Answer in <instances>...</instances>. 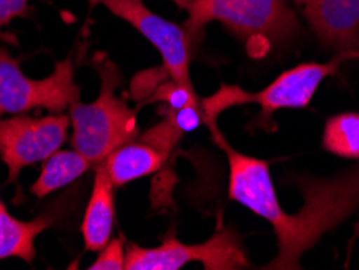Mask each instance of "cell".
Instances as JSON below:
<instances>
[{
  "label": "cell",
  "instance_id": "obj_1",
  "mask_svg": "<svg viewBox=\"0 0 359 270\" xmlns=\"http://www.w3.org/2000/svg\"><path fill=\"white\" fill-rule=\"evenodd\" d=\"M304 204L297 214L283 210L273 222L278 252L264 269H301L303 254L359 208V166L330 178H298Z\"/></svg>",
  "mask_w": 359,
  "mask_h": 270
},
{
  "label": "cell",
  "instance_id": "obj_2",
  "mask_svg": "<svg viewBox=\"0 0 359 270\" xmlns=\"http://www.w3.org/2000/svg\"><path fill=\"white\" fill-rule=\"evenodd\" d=\"M187 12L183 28L193 44L201 39L205 26L219 21L255 49L252 55L287 44L301 31L288 0H194Z\"/></svg>",
  "mask_w": 359,
  "mask_h": 270
},
{
  "label": "cell",
  "instance_id": "obj_3",
  "mask_svg": "<svg viewBox=\"0 0 359 270\" xmlns=\"http://www.w3.org/2000/svg\"><path fill=\"white\" fill-rule=\"evenodd\" d=\"M94 67L100 78L97 99L89 104L78 100L68 112L73 126V149L97 166L110 152L135 141L140 128L136 112L117 94L121 81L118 67L100 55L94 60Z\"/></svg>",
  "mask_w": 359,
  "mask_h": 270
},
{
  "label": "cell",
  "instance_id": "obj_4",
  "mask_svg": "<svg viewBox=\"0 0 359 270\" xmlns=\"http://www.w3.org/2000/svg\"><path fill=\"white\" fill-rule=\"evenodd\" d=\"M351 58H359V52H339L325 63H299L257 93H246L238 86H222L212 96L201 100L203 121L214 123L224 110L243 104L261 105L262 116L267 121L280 109H303L313 100L322 81L335 75L341 63Z\"/></svg>",
  "mask_w": 359,
  "mask_h": 270
},
{
  "label": "cell",
  "instance_id": "obj_5",
  "mask_svg": "<svg viewBox=\"0 0 359 270\" xmlns=\"http://www.w3.org/2000/svg\"><path fill=\"white\" fill-rule=\"evenodd\" d=\"M80 100L70 58L55 63L44 79H31L7 49H0V115H20L34 109L62 114Z\"/></svg>",
  "mask_w": 359,
  "mask_h": 270
},
{
  "label": "cell",
  "instance_id": "obj_6",
  "mask_svg": "<svg viewBox=\"0 0 359 270\" xmlns=\"http://www.w3.org/2000/svg\"><path fill=\"white\" fill-rule=\"evenodd\" d=\"M189 262H201L205 270H240L251 267L238 233L225 227L199 245L168 236L156 248L126 245L125 270H178Z\"/></svg>",
  "mask_w": 359,
  "mask_h": 270
},
{
  "label": "cell",
  "instance_id": "obj_7",
  "mask_svg": "<svg viewBox=\"0 0 359 270\" xmlns=\"http://www.w3.org/2000/svg\"><path fill=\"white\" fill-rule=\"evenodd\" d=\"M70 115H15L0 120V158L8 168V182H17L20 172L44 162L63 146L70 130Z\"/></svg>",
  "mask_w": 359,
  "mask_h": 270
},
{
  "label": "cell",
  "instance_id": "obj_8",
  "mask_svg": "<svg viewBox=\"0 0 359 270\" xmlns=\"http://www.w3.org/2000/svg\"><path fill=\"white\" fill-rule=\"evenodd\" d=\"M96 2L102 4L110 13L125 20L136 31H140L159 50L163 67L170 73L173 81L194 91L193 81L189 78L193 41L183 25H177L151 12L142 0H96Z\"/></svg>",
  "mask_w": 359,
  "mask_h": 270
},
{
  "label": "cell",
  "instance_id": "obj_9",
  "mask_svg": "<svg viewBox=\"0 0 359 270\" xmlns=\"http://www.w3.org/2000/svg\"><path fill=\"white\" fill-rule=\"evenodd\" d=\"M222 149L229 158V196L256 215L273 224L283 212L273 188L271 168L262 158L241 154L224 140L215 123H209Z\"/></svg>",
  "mask_w": 359,
  "mask_h": 270
},
{
  "label": "cell",
  "instance_id": "obj_10",
  "mask_svg": "<svg viewBox=\"0 0 359 270\" xmlns=\"http://www.w3.org/2000/svg\"><path fill=\"white\" fill-rule=\"evenodd\" d=\"M316 38L337 52H359V0H294Z\"/></svg>",
  "mask_w": 359,
  "mask_h": 270
},
{
  "label": "cell",
  "instance_id": "obj_11",
  "mask_svg": "<svg viewBox=\"0 0 359 270\" xmlns=\"http://www.w3.org/2000/svg\"><path fill=\"white\" fill-rule=\"evenodd\" d=\"M115 184L110 180L104 162L96 166L93 193L84 212L81 231L84 248L100 251L110 241L115 220Z\"/></svg>",
  "mask_w": 359,
  "mask_h": 270
},
{
  "label": "cell",
  "instance_id": "obj_12",
  "mask_svg": "<svg viewBox=\"0 0 359 270\" xmlns=\"http://www.w3.org/2000/svg\"><path fill=\"white\" fill-rule=\"evenodd\" d=\"M167 158L168 157L165 154H162L149 144H144L141 141H131L110 152L105 157L104 167L115 188H117L159 172L163 163L167 162Z\"/></svg>",
  "mask_w": 359,
  "mask_h": 270
},
{
  "label": "cell",
  "instance_id": "obj_13",
  "mask_svg": "<svg viewBox=\"0 0 359 270\" xmlns=\"http://www.w3.org/2000/svg\"><path fill=\"white\" fill-rule=\"evenodd\" d=\"M52 219L41 215L34 220H18L10 215L5 205H0V261L18 257L31 262L36 256L34 241L42 231L49 229Z\"/></svg>",
  "mask_w": 359,
  "mask_h": 270
},
{
  "label": "cell",
  "instance_id": "obj_14",
  "mask_svg": "<svg viewBox=\"0 0 359 270\" xmlns=\"http://www.w3.org/2000/svg\"><path fill=\"white\" fill-rule=\"evenodd\" d=\"M93 166L94 163L78 151L59 149L44 161L39 178L31 187V193L36 198H44V196L75 182Z\"/></svg>",
  "mask_w": 359,
  "mask_h": 270
},
{
  "label": "cell",
  "instance_id": "obj_15",
  "mask_svg": "<svg viewBox=\"0 0 359 270\" xmlns=\"http://www.w3.org/2000/svg\"><path fill=\"white\" fill-rule=\"evenodd\" d=\"M322 146L330 154L359 158V114L343 112L327 120Z\"/></svg>",
  "mask_w": 359,
  "mask_h": 270
},
{
  "label": "cell",
  "instance_id": "obj_16",
  "mask_svg": "<svg viewBox=\"0 0 359 270\" xmlns=\"http://www.w3.org/2000/svg\"><path fill=\"white\" fill-rule=\"evenodd\" d=\"M183 135L187 133L177 125L173 116L170 114H167L165 120H162L161 123H157L152 126V128L144 131L138 140L141 142H144V144L152 146L154 149L168 157L170 152L175 149V146L178 144L180 140H182Z\"/></svg>",
  "mask_w": 359,
  "mask_h": 270
},
{
  "label": "cell",
  "instance_id": "obj_17",
  "mask_svg": "<svg viewBox=\"0 0 359 270\" xmlns=\"http://www.w3.org/2000/svg\"><path fill=\"white\" fill-rule=\"evenodd\" d=\"M149 100H162V102L168 104V109L178 110L184 107H199L201 109V99L198 97L196 91L188 89L184 86H180L172 78H168L159 84L154 94L149 97Z\"/></svg>",
  "mask_w": 359,
  "mask_h": 270
},
{
  "label": "cell",
  "instance_id": "obj_18",
  "mask_svg": "<svg viewBox=\"0 0 359 270\" xmlns=\"http://www.w3.org/2000/svg\"><path fill=\"white\" fill-rule=\"evenodd\" d=\"M126 261V246L121 238L110 240L102 250L99 257L94 261L89 270H123Z\"/></svg>",
  "mask_w": 359,
  "mask_h": 270
},
{
  "label": "cell",
  "instance_id": "obj_19",
  "mask_svg": "<svg viewBox=\"0 0 359 270\" xmlns=\"http://www.w3.org/2000/svg\"><path fill=\"white\" fill-rule=\"evenodd\" d=\"M168 78L172 76L163 65L151 68V70L146 72H140V75L135 76L133 84H131V94H133L136 99L151 97L156 89L159 88V84H162Z\"/></svg>",
  "mask_w": 359,
  "mask_h": 270
},
{
  "label": "cell",
  "instance_id": "obj_20",
  "mask_svg": "<svg viewBox=\"0 0 359 270\" xmlns=\"http://www.w3.org/2000/svg\"><path fill=\"white\" fill-rule=\"evenodd\" d=\"M29 0H0V28L28 12Z\"/></svg>",
  "mask_w": 359,
  "mask_h": 270
},
{
  "label": "cell",
  "instance_id": "obj_21",
  "mask_svg": "<svg viewBox=\"0 0 359 270\" xmlns=\"http://www.w3.org/2000/svg\"><path fill=\"white\" fill-rule=\"evenodd\" d=\"M172 2H173V4H175V5H178V7H180V8L187 10V8L189 7V5H191V4L194 2V0H172Z\"/></svg>",
  "mask_w": 359,
  "mask_h": 270
},
{
  "label": "cell",
  "instance_id": "obj_22",
  "mask_svg": "<svg viewBox=\"0 0 359 270\" xmlns=\"http://www.w3.org/2000/svg\"><path fill=\"white\" fill-rule=\"evenodd\" d=\"M358 236H359V222H358L356 230H355V233H353V236H351V240H350V246H348V252H350V251L353 250V245H355V241H356Z\"/></svg>",
  "mask_w": 359,
  "mask_h": 270
},
{
  "label": "cell",
  "instance_id": "obj_23",
  "mask_svg": "<svg viewBox=\"0 0 359 270\" xmlns=\"http://www.w3.org/2000/svg\"><path fill=\"white\" fill-rule=\"evenodd\" d=\"M0 205H4V204H2V199H0Z\"/></svg>",
  "mask_w": 359,
  "mask_h": 270
}]
</instances>
